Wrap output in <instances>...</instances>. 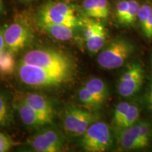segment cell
<instances>
[{
  "label": "cell",
  "instance_id": "obj_1",
  "mask_svg": "<svg viewBox=\"0 0 152 152\" xmlns=\"http://www.w3.org/2000/svg\"><path fill=\"white\" fill-rule=\"evenodd\" d=\"M16 72L23 84L35 88H45L61 85L71 79L74 72L53 70L18 62Z\"/></svg>",
  "mask_w": 152,
  "mask_h": 152
},
{
  "label": "cell",
  "instance_id": "obj_2",
  "mask_svg": "<svg viewBox=\"0 0 152 152\" xmlns=\"http://www.w3.org/2000/svg\"><path fill=\"white\" fill-rule=\"evenodd\" d=\"M18 62L53 70L74 72L75 64L71 56L57 49L37 48L28 51Z\"/></svg>",
  "mask_w": 152,
  "mask_h": 152
},
{
  "label": "cell",
  "instance_id": "obj_3",
  "mask_svg": "<svg viewBox=\"0 0 152 152\" xmlns=\"http://www.w3.org/2000/svg\"><path fill=\"white\" fill-rule=\"evenodd\" d=\"M38 23L61 24L77 28L82 24L73 5L61 1H48L39 9Z\"/></svg>",
  "mask_w": 152,
  "mask_h": 152
},
{
  "label": "cell",
  "instance_id": "obj_4",
  "mask_svg": "<svg viewBox=\"0 0 152 152\" xmlns=\"http://www.w3.org/2000/svg\"><path fill=\"white\" fill-rule=\"evenodd\" d=\"M134 47L124 39H114L102 49L97 56V62L104 69L112 70L123 66L132 54Z\"/></svg>",
  "mask_w": 152,
  "mask_h": 152
},
{
  "label": "cell",
  "instance_id": "obj_5",
  "mask_svg": "<svg viewBox=\"0 0 152 152\" xmlns=\"http://www.w3.org/2000/svg\"><path fill=\"white\" fill-rule=\"evenodd\" d=\"M6 49L16 54L25 48L33 40L32 26L27 18L17 17L4 30Z\"/></svg>",
  "mask_w": 152,
  "mask_h": 152
},
{
  "label": "cell",
  "instance_id": "obj_6",
  "mask_svg": "<svg viewBox=\"0 0 152 152\" xmlns=\"http://www.w3.org/2000/svg\"><path fill=\"white\" fill-rule=\"evenodd\" d=\"M80 137L81 147L87 152L106 151L113 144L109 125L102 121H95L92 123Z\"/></svg>",
  "mask_w": 152,
  "mask_h": 152
},
{
  "label": "cell",
  "instance_id": "obj_7",
  "mask_svg": "<svg viewBox=\"0 0 152 152\" xmlns=\"http://www.w3.org/2000/svg\"><path fill=\"white\" fill-rule=\"evenodd\" d=\"M43 127L35 133L28 141L34 151L60 152L64 149L65 139L58 129L49 126Z\"/></svg>",
  "mask_w": 152,
  "mask_h": 152
},
{
  "label": "cell",
  "instance_id": "obj_8",
  "mask_svg": "<svg viewBox=\"0 0 152 152\" xmlns=\"http://www.w3.org/2000/svg\"><path fill=\"white\" fill-rule=\"evenodd\" d=\"M96 121V117L89 110L71 106L65 110L62 125L66 133L71 137H81L89 126Z\"/></svg>",
  "mask_w": 152,
  "mask_h": 152
},
{
  "label": "cell",
  "instance_id": "obj_9",
  "mask_svg": "<svg viewBox=\"0 0 152 152\" xmlns=\"http://www.w3.org/2000/svg\"><path fill=\"white\" fill-rule=\"evenodd\" d=\"M144 81V70L139 63H132L128 66L120 77L118 92L121 96L130 97L141 88Z\"/></svg>",
  "mask_w": 152,
  "mask_h": 152
},
{
  "label": "cell",
  "instance_id": "obj_10",
  "mask_svg": "<svg viewBox=\"0 0 152 152\" xmlns=\"http://www.w3.org/2000/svg\"><path fill=\"white\" fill-rule=\"evenodd\" d=\"M84 38L87 49L91 54H96L103 49L107 38V31L102 23L92 19H85Z\"/></svg>",
  "mask_w": 152,
  "mask_h": 152
},
{
  "label": "cell",
  "instance_id": "obj_11",
  "mask_svg": "<svg viewBox=\"0 0 152 152\" xmlns=\"http://www.w3.org/2000/svg\"><path fill=\"white\" fill-rule=\"evenodd\" d=\"M21 97L47 124L52 125L54 116V109L48 98L37 93H28Z\"/></svg>",
  "mask_w": 152,
  "mask_h": 152
},
{
  "label": "cell",
  "instance_id": "obj_12",
  "mask_svg": "<svg viewBox=\"0 0 152 152\" xmlns=\"http://www.w3.org/2000/svg\"><path fill=\"white\" fill-rule=\"evenodd\" d=\"M13 106L23 123L28 128L37 130L49 125L31 106L23 99L21 96L17 99L15 102H13Z\"/></svg>",
  "mask_w": 152,
  "mask_h": 152
},
{
  "label": "cell",
  "instance_id": "obj_13",
  "mask_svg": "<svg viewBox=\"0 0 152 152\" xmlns=\"http://www.w3.org/2000/svg\"><path fill=\"white\" fill-rule=\"evenodd\" d=\"M119 144L125 150H137L143 149L140 138V125L135 124L130 128L120 130Z\"/></svg>",
  "mask_w": 152,
  "mask_h": 152
},
{
  "label": "cell",
  "instance_id": "obj_14",
  "mask_svg": "<svg viewBox=\"0 0 152 152\" xmlns=\"http://www.w3.org/2000/svg\"><path fill=\"white\" fill-rule=\"evenodd\" d=\"M83 10L89 18L99 20L107 18L110 7L108 0H84Z\"/></svg>",
  "mask_w": 152,
  "mask_h": 152
},
{
  "label": "cell",
  "instance_id": "obj_15",
  "mask_svg": "<svg viewBox=\"0 0 152 152\" xmlns=\"http://www.w3.org/2000/svg\"><path fill=\"white\" fill-rule=\"evenodd\" d=\"M38 25L49 36L61 41L71 39L75 35V31L77 28L61 24L38 23Z\"/></svg>",
  "mask_w": 152,
  "mask_h": 152
},
{
  "label": "cell",
  "instance_id": "obj_16",
  "mask_svg": "<svg viewBox=\"0 0 152 152\" xmlns=\"http://www.w3.org/2000/svg\"><path fill=\"white\" fill-rule=\"evenodd\" d=\"M14 109L7 93L0 90V128H9L14 123Z\"/></svg>",
  "mask_w": 152,
  "mask_h": 152
},
{
  "label": "cell",
  "instance_id": "obj_17",
  "mask_svg": "<svg viewBox=\"0 0 152 152\" xmlns=\"http://www.w3.org/2000/svg\"><path fill=\"white\" fill-rule=\"evenodd\" d=\"M137 20L144 36L152 40V7L151 6L148 4L140 6Z\"/></svg>",
  "mask_w": 152,
  "mask_h": 152
},
{
  "label": "cell",
  "instance_id": "obj_18",
  "mask_svg": "<svg viewBox=\"0 0 152 152\" xmlns=\"http://www.w3.org/2000/svg\"><path fill=\"white\" fill-rule=\"evenodd\" d=\"M85 86L93 96L102 105L109 95L108 88L105 83L102 79L94 77L89 80Z\"/></svg>",
  "mask_w": 152,
  "mask_h": 152
},
{
  "label": "cell",
  "instance_id": "obj_19",
  "mask_svg": "<svg viewBox=\"0 0 152 152\" xmlns=\"http://www.w3.org/2000/svg\"><path fill=\"white\" fill-rule=\"evenodd\" d=\"M17 64L15 54L6 49L0 53V76L8 77L14 73Z\"/></svg>",
  "mask_w": 152,
  "mask_h": 152
},
{
  "label": "cell",
  "instance_id": "obj_20",
  "mask_svg": "<svg viewBox=\"0 0 152 152\" xmlns=\"http://www.w3.org/2000/svg\"><path fill=\"white\" fill-rule=\"evenodd\" d=\"M78 99L85 109L89 111H94L98 109L102 105L97 100L95 99L93 95L89 92L85 86L82 87L77 93Z\"/></svg>",
  "mask_w": 152,
  "mask_h": 152
},
{
  "label": "cell",
  "instance_id": "obj_21",
  "mask_svg": "<svg viewBox=\"0 0 152 152\" xmlns=\"http://www.w3.org/2000/svg\"><path fill=\"white\" fill-rule=\"evenodd\" d=\"M139 116H140V110H139L137 106L130 104L126 115L123 119V121H121L118 126L117 127L118 130H121L123 129L130 128L132 125H135L137 121H138Z\"/></svg>",
  "mask_w": 152,
  "mask_h": 152
},
{
  "label": "cell",
  "instance_id": "obj_22",
  "mask_svg": "<svg viewBox=\"0 0 152 152\" xmlns=\"http://www.w3.org/2000/svg\"><path fill=\"white\" fill-rule=\"evenodd\" d=\"M140 6L137 0H129V7L123 25L131 26L137 21Z\"/></svg>",
  "mask_w": 152,
  "mask_h": 152
},
{
  "label": "cell",
  "instance_id": "obj_23",
  "mask_svg": "<svg viewBox=\"0 0 152 152\" xmlns=\"http://www.w3.org/2000/svg\"><path fill=\"white\" fill-rule=\"evenodd\" d=\"M130 104L126 102H123L119 103L115 107L113 113V124L117 128L123 119L124 118L127 113H128Z\"/></svg>",
  "mask_w": 152,
  "mask_h": 152
},
{
  "label": "cell",
  "instance_id": "obj_24",
  "mask_svg": "<svg viewBox=\"0 0 152 152\" xmlns=\"http://www.w3.org/2000/svg\"><path fill=\"white\" fill-rule=\"evenodd\" d=\"M140 127V138L143 149L149 146L151 137V127L147 122L139 123Z\"/></svg>",
  "mask_w": 152,
  "mask_h": 152
},
{
  "label": "cell",
  "instance_id": "obj_25",
  "mask_svg": "<svg viewBox=\"0 0 152 152\" xmlns=\"http://www.w3.org/2000/svg\"><path fill=\"white\" fill-rule=\"evenodd\" d=\"M129 7V0H120L116 4L115 8V16L118 23H124L125 17L128 13Z\"/></svg>",
  "mask_w": 152,
  "mask_h": 152
},
{
  "label": "cell",
  "instance_id": "obj_26",
  "mask_svg": "<svg viewBox=\"0 0 152 152\" xmlns=\"http://www.w3.org/2000/svg\"><path fill=\"white\" fill-rule=\"evenodd\" d=\"M14 144V142L8 134L0 132V152L9 151Z\"/></svg>",
  "mask_w": 152,
  "mask_h": 152
},
{
  "label": "cell",
  "instance_id": "obj_27",
  "mask_svg": "<svg viewBox=\"0 0 152 152\" xmlns=\"http://www.w3.org/2000/svg\"><path fill=\"white\" fill-rule=\"evenodd\" d=\"M4 28L0 27V53L6 49V44L4 40Z\"/></svg>",
  "mask_w": 152,
  "mask_h": 152
},
{
  "label": "cell",
  "instance_id": "obj_28",
  "mask_svg": "<svg viewBox=\"0 0 152 152\" xmlns=\"http://www.w3.org/2000/svg\"><path fill=\"white\" fill-rule=\"evenodd\" d=\"M146 100H147V105L150 111H152V97H149V96H146Z\"/></svg>",
  "mask_w": 152,
  "mask_h": 152
},
{
  "label": "cell",
  "instance_id": "obj_29",
  "mask_svg": "<svg viewBox=\"0 0 152 152\" xmlns=\"http://www.w3.org/2000/svg\"><path fill=\"white\" fill-rule=\"evenodd\" d=\"M146 96H149V97H152V81L150 83V85L149 86V89H148L147 95Z\"/></svg>",
  "mask_w": 152,
  "mask_h": 152
},
{
  "label": "cell",
  "instance_id": "obj_30",
  "mask_svg": "<svg viewBox=\"0 0 152 152\" xmlns=\"http://www.w3.org/2000/svg\"><path fill=\"white\" fill-rule=\"evenodd\" d=\"M4 11V5L3 0H0V16L3 14Z\"/></svg>",
  "mask_w": 152,
  "mask_h": 152
},
{
  "label": "cell",
  "instance_id": "obj_31",
  "mask_svg": "<svg viewBox=\"0 0 152 152\" xmlns=\"http://www.w3.org/2000/svg\"><path fill=\"white\" fill-rule=\"evenodd\" d=\"M64 1H72V0H64Z\"/></svg>",
  "mask_w": 152,
  "mask_h": 152
},
{
  "label": "cell",
  "instance_id": "obj_32",
  "mask_svg": "<svg viewBox=\"0 0 152 152\" xmlns=\"http://www.w3.org/2000/svg\"><path fill=\"white\" fill-rule=\"evenodd\" d=\"M24 1H30V0H24Z\"/></svg>",
  "mask_w": 152,
  "mask_h": 152
}]
</instances>
